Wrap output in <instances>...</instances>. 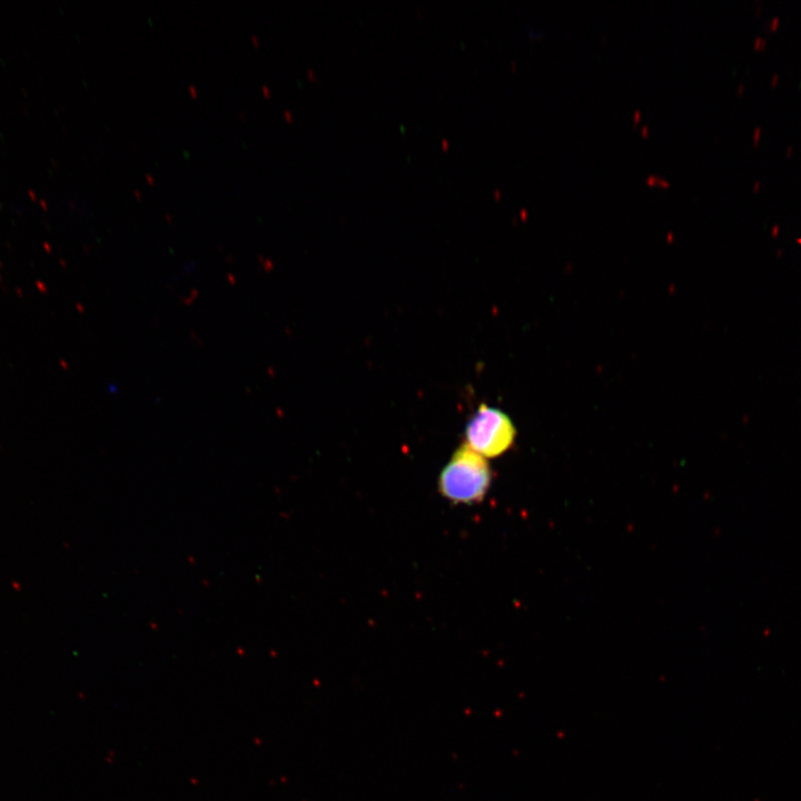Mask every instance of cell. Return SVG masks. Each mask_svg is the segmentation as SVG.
<instances>
[{
    "instance_id": "cell-5",
    "label": "cell",
    "mask_w": 801,
    "mask_h": 801,
    "mask_svg": "<svg viewBox=\"0 0 801 801\" xmlns=\"http://www.w3.org/2000/svg\"><path fill=\"white\" fill-rule=\"evenodd\" d=\"M770 23H771V28H775L777 24L779 23V18H777V17L773 18Z\"/></svg>"
},
{
    "instance_id": "cell-3",
    "label": "cell",
    "mask_w": 801,
    "mask_h": 801,
    "mask_svg": "<svg viewBox=\"0 0 801 801\" xmlns=\"http://www.w3.org/2000/svg\"><path fill=\"white\" fill-rule=\"evenodd\" d=\"M764 43H765V41H764L762 38H756V39H755V47L759 48L760 46H763Z\"/></svg>"
},
{
    "instance_id": "cell-4",
    "label": "cell",
    "mask_w": 801,
    "mask_h": 801,
    "mask_svg": "<svg viewBox=\"0 0 801 801\" xmlns=\"http://www.w3.org/2000/svg\"><path fill=\"white\" fill-rule=\"evenodd\" d=\"M760 134H761V129H760V128H756L755 131H754V141H758V140H759Z\"/></svg>"
},
{
    "instance_id": "cell-2",
    "label": "cell",
    "mask_w": 801,
    "mask_h": 801,
    "mask_svg": "<svg viewBox=\"0 0 801 801\" xmlns=\"http://www.w3.org/2000/svg\"><path fill=\"white\" fill-rule=\"evenodd\" d=\"M465 444L484 458L504 454L514 443L516 431L501 409L482 404L465 427Z\"/></svg>"
},
{
    "instance_id": "cell-6",
    "label": "cell",
    "mask_w": 801,
    "mask_h": 801,
    "mask_svg": "<svg viewBox=\"0 0 801 801\" xmlns=\"http://www.w3.org/2000/svg\"><path fill=\"white\" fill-rule=\"evenodd\" d=\"M777 80H778V75H774V76L772 77V83H777Z\"/></svg>"
},
{
    "instance_id": "cell-1",
    "label": "cell",
    "mask_w": 801,
    "mask_h": 801,
    "mask_svg": "<svg viewBox=\"0 0 801 801\" xmlns=\"http://www.w3.org/2000/svg\"><path fill=\"white\" fill-rule=\"evenodd\" d=\"M491 478L486 458L464 443L441 471L437 487L442 496L452 503L471 505L484 498Z\"/></svg>"
}]
</instances>
